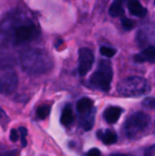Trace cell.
Instances as JSON below:
<instances>
[{"label": "cell", "instance_id": "cell-6", "mask_svg": "<svg viewBox=\"0 0 155 156\" xmlns=\"http://www.w3.org/2000/svg\"><path fill=\"white\" fill-rule=\"evenodd\" d=\"M37 37V27L33 23H27L18 26L13 36V41L16 45H20L35 39Z\"/></svg>", "mask_w": 155, "mask_h": 156}, {"label": "cell", "instance_id": "cell-15", "mask_svg": "<svg viewBox=\"0 0 155 156\" xmlns=\"http://www.w3.org/2000/svg\"><path fill=\"white\" fill-rule=\"evenodd\" d=\"M123 1L124 0H114L112 4L110 6L109 13L111 16H120L123 15L124 9H123Z\"/></svg>", "mask_w": 155, "mask_h": 156}, {"label": "cell", "instance_id": "cell-21", "mask_svg": "<svg viewBox=\"0 0 155 156\" xmlns=\"http://www.w3.org/2000/svg\"><path fill=\"white\" fill-rule=\"evenodd\" d=\"M19 133L21 136V143H22V146L25 147L26 146V135H27V130L25 127H20L19 128Z\"/></svg>", "mask_w": 155, "mask_h": 156}, {"label": "cell", "instance_id": "cell-5", "mask_svg": "<svg viewBox=\"0 0 155 156\" xmlns=\"http://www.w3.org/2000/svg\"><path fill=\"white\" fill-rule=\"evenodd\" d=\"M17 86L16 71L9 66H0V93L11 94Z\"/></svg>", "mask_w": 155, "mask_h": 156}, {"label": "cell", "instance_id": "cell-22", "mask_svg": "<svg viewBox=\"0 0 155 156\" xmlns=\"http://www.w3.org/2000/svg\"><path fill=\"white\" fill-rule=\"evenodd\" d=\"M10 140L13 142V143H16L17 140H18V138H19V134H18V133H17V131L16 130H15V129H13V130H11V132H10Z\"/></svg>", "mask_w": 155, "mask_h": 156}, {"label": "cell", "instance_id": "cell-23", "mask_svg": "<svg viewBox=\"0 0 155 156\" xmlns=\"http://www.w3.org/2000/svg\"><path fill=\"white\" fill-rule=\"evenodd\" d=\"M87 156H100V151L97 148H92L87 153Z\"/></svg>", "mask_w": 155, "mask_h": 156}, {"label": "cell", "instance_id": "cell-25", "mask_svg": "<svg viewBox=\"0 0 155 156\" xmlns=\"http://www.w3.org/2000/svg\"><path fill=\"white\" fill-rule=\"evenodd\" d=\"M0 156H16V151H9V152H5V154H1Z\"/></svg>", "mask_w": 155, "mask_h": 156}, {"label": "cell", "instance_id": "cell-3", "mask_svg": "<svg viewBox=\"0 0 155 156\" xmlns=\"http://www.w3.org/2000/svg\"><path fill=\"white\" fill-rule=\"evenodd\" d=\"M151 86L148 81L142 77L132 76L122 80L117 85V91L124 97H138L148 93Z\"/></svg>", "mask_w": 155, "mask_h": 156}, {"label": "cell", "instance_id": "cell-28", "mask_svg": "<svg viewBox=\"0 0 155 156\" xmlns=\"http://www.w3.org/2000/svg\"><path fill=\"white\" fill-rule=\"evenodd\" d=\"M154 3H155V2H154Z\"/></svg>", "mask_w": 155, "mask_h": 156}, {"label": "cell", "instance_id": "cell-16", "mask_svg": "<svg viewBox=\"0 0 155 156\" xmlns=\"http://www.w3.org/2000/svg\"><path fill=\"white\" fill-rule=\"evenodd\" d=\"M50 110H51V107L49 105H41L37 110V116L41 120L45 119L49 115Z\"/></svg>", "mask_w": 155, "mask_h": 156}, {"label": "cell", "instance_id": "cell-2", "mask_svg": "<svg viewBox=\"0 0 155 156\" xmlns=\"http://www.w3.org/2000/svg\"><path fill=\"white\" fill-rule=\"evenodd\" d=\"M151 127V117L142 112L132 114L124 123V133L129 139L143 138Z\"/></svg>", "mask_w": 155, "mask_h": 156}, {"label": "cell", "instance_id": "cell-20", "mask_svg": "<svg viewBox=\"0 0 155 156\" xmlns=\"http://www.w3.org/2000/svg\"><path fill=\"white\" fill-rule=\"evenodd\" d=\"M143 106L148 109L155 110V98H147L143 102Z\"/></svg>", "mask_w": 155, "mask_h": 156}, {"label": "cell", "instance_id": "cell-4", "mask_svg": "<svg viewBox=\"0 0 155 156\" xmlns=\"http://www.w3.org/2000/svg\"><path fill=\"white\" fill-rule=\"evenodd\" d=\"M113 71L111 63L108 60H100L98 69L90 78V84L94 89L108 91L111 88Z\"/></svg>", "mask_w": 155, "mask_h": 156}, {"label": "cell", "instance_id": "cell-14", "mask_svg": "<svg viewBox=\"0 0 155 156\" xmlns=\"http://www.w3.org/2000/svg\"><path fill=\"white\" fill-rule=\"evenodd\" d=\"M74 121V115H73V111L72 108L69 105H67L61 113V117H60V122L63 125L65 126H69Z\"/></svg>", "mask_w": 155, "mask_h": 156}, {"label": "cell", "instance_id": "cell-10", "mask_svg": "<svg viewBox=\"0 0 155 156\" xmlns=\"http://www.w3.org/2000/svg\"><path fill=\"white\" fill-rule=\"evenodd\" d=\"M95 114H96V110L94 108L90 112L85 114H82L79 123L85 131H90L92 129L94 125V121H95Z\"/></svg>", "mask_w": 155, "mask_h": 156}, {"label": "cell", "instance_id": "cell-12", "mask_svg": "<svg viewBox=\"0 0 155 156\" xmlns=\"http://www.w3.org/2000/svg\"><path fill=\"white\" fill-rule=\"evenodd\" d=\"M128 9L132 15L137 16H144L147 13V9L138 0H131L128 2Z\"/></svg>", "mask_w": 155, "mask_h": 156}, {"label": "cell", "instance_id": "cell-1", "mask_svg": "<svg viewBox=\"0 0 155 156\" xmlns=\"http://www.w3.org/2000/svg\"><path fill=\"white\" fill-rule=\"evenodd\" d=\"M20 64L23 70L30 75L45 74L53 67V61L49 54L40 48L26 50L20 57Z\"/></svg>", "mask_w": 155, "mask_h": 156}, {"label": "cell", "instance_id": "cell-11", "mask_svg": "<svg viewBox=\"0 0 155 156\" xmlns=\"http://www.w3.org/2000/svg\"><path fill=\"white\" fill-rule=\"evenodd\" d=\"M98 138L107 145L113 144L117 142V134L111 130H100L98 132Z\"/></svg>", "mask_w": 155, "mask_h": 156}, {"label": "cell", "instance_id": "cell-9", "mask_svg": "<svg viewBox=\"0 0 155 156\" xmlns=\"http://www.w3.org/2000/svg\"><path fill=\"white\" fill-rule=\"evenodd\" d=\"M122 113V110L120 107L111 106L105 110V112L103 113V117L108 123L112 124V123H115L118 122Z\"/></svg>", "mask_w": 155, "mask_h": 156}, {"label": "cell", "instance_id": "cell-18", "mask_svg": "<svg viewBox=\"0 0 155 156\" xmlns=\"http://www.w3.org/2000/svg\"><path fill=\"white\" fill-rule=\"evenodd\" d=\"M122 25L125 30H132L134 27V22L127 17H123L122 19Z\"/></svg>", "mask_w": 155, "mask_h": 156}, {"label": "cell", "instance_id": "cell-19", "mask_svg": "<svg viewBox=\"0 0 155 156\" xmlns=\"http://www.w3.org/2000/svg\"><path fill=\"white\" fill-rule=\"evenodd\" d=\"M8 122H9V118L7 117L5 112L0 108V125L3 128H5Z\"/></svg>", "mask_w": 155, "mask_h": 156}, {"label": "cell", "instance_id": "cell-24", "mask_svg": "<svg viewBox=\"0 0 155 156\" xmlns=\"http://www.w3.org/2000/svg\"><path fill=\"white\" fill-rule=\"evenodd\" d=\"M155 154V145L148 148L145 153H144V156H154Z\"/></svg>", "mask_w": 155, "mask_h": 156}, {"label": "cell", "instance_id": "cell-26", "mask_svg": "<svg viewBox=\"0 0 155 156\" xmlns=\"http://www.w3.org/2000/svg\"><path fill=\"white\" fill-rule=\"evenodd\" d=\"M110 156H133L132 154H111Z\"/></svg>", "mask_w": 155, "mask_h": 156}, {"label": "cell", "instance_id": "cell-13", "mask_svg": "<svg viewBox=\"0 0 155 156\" xmlns=\"http://www.w3.org/2000/svg\"><path fill=\"white\" fill-rule=\"evenodd\" d=\"M93 108V101L89 98H82L77 102V111L81 115L90 112Z\"/></svg>", "mask_w": 155, "mask_h": 156}, {"label": "cell", "instance_id": "cell-27", "mask_svg": "<svg viewBox=\"0 0 155 156\" xmlns=\"http://www.w3.org/2000/svg\"><path fill=\"white\" fill-rule=\"evenodd\" d=\"M154 133H155V125H154Z\"/></svg>", "mask_w": 155, "mask_h": 156}, {"label": "cell", "instance_id": "cell-7", "mask_svg": "<svg viewBox=\"0 0 155 156\" xmlns=\"http://www.w3.org/2000/svg\"><path fill=\"white\" fill-rule=\"evenodd\" d=\"M94 63V55L90 48H83L79 50V73L85 76L92 68Z\"/></svg>", "mask_w": 155, "mask_h": 156}, {"label": "cell", "instance_id": "cell-8", "mask_svg": "<svg viewBox=\"0 0 155 156\" xmlns=\"http://www.w3.org/2000/svg\"><path fill=\"white\" fill-rule=\"evenodd\" d=\"M134 61L137 63H143V62H155V47L149 46L140 53L136 54L133 58Z\"/></svg>", "mask_w": 155, "mask_h": 156}, {"label": "cell", "instance_id": "cell-17", "mask_svg": "<svg viewBox=\"0 0 155 156\" xmlns=\"http://www.w3.org/2000/svg\"><path fill=\"white\" fill-rule=\"evenodd\" d=\"M100 51L101 55H103L107 58H111L116 54V49L109 48V47H101Z\"/></svg>", "mask_w": 155, "mask_h": 156}]
</instances>
